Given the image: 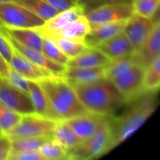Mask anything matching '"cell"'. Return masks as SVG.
<instances>
[{
    "label": "cell",
    "instance_id": "cell-32",
    "mask_svg": "<svg viewBox=\"0 0 160 160\" xmlns=\"http://www.w3.org/2000/svg\"><path fill=\"white\" fill-rule=\"evenodd\" d=\"M11 84L15 86L16 88H19L20 90L26 92L28 94V80L20 74V73L14 70L13 68L9 66V68L8 70L7 74L6 77Z\"/></svg>",
    "mask_w": 160,
    "mask_h": 160
},
{
    "label": "cell",
    "instance_id": "cell-5",
    "mask_svg": "<svg viewBox=\"0 0 160 160\" xmlns=\"http://www.w3.org/2000/svg\"><path fill=\"white\" fill-rule=\"evenodd\" d=\"M144 70L131 57L110 61L106 67V78L111 81L127 102L138 96L142 91Z\"/></svg>",
    "mask_w": 160,
    "mask_h": 160
},
{
    "label": "cell",
    "instance_id": "cell-36",
    "mask_svg": "<svg viewBox=\"0 0 160 160\" xmlns=\"http://www.w3.org/2000/svg\"><path fill=\"white\" fill-rule=\"evenodd\" d=\"M11 151V142L7 136L0 135V160H8Z\"/></svg>",
    "mask_w": 160,
    "mask_h": 160
},
{
    "label": "cell",
    "instance_id": "cell-6",
    "mask_svg": "<svg viewBox=\"0 0 160 160\" xmlns=\"http://www.w3.org/2000/svg\"><path fill=\"white\" fill-rule=\"evenodd\" d=\"M109 117L102 123L99 128L92 135L68 150L69 160L98 159L110 152L112 132Z\"/></svg>",
    "mask_w": 160,
    "mask_h": 160
},
{
    "label": "cell",
    "instance_id": "cell-2",
    "mask_svg": "<svg viewBox=\"0 0 160 160\" xmlns=\"http://www.w3.org/2000/svg\"><path fill=\"white\" fill-rule=\"evenodd\" d=\"M72 86V85H71ZM87 111L103 116L114 115L126 106V99L107 78L88 84L72 86Z\"/></svg>",
    "mask_w": 160,
    "mask_h": 160
},
{
    "label": "cell",
    "instance_id": "cell-24",
    "mask_svg": "<svg viewBox=\"0 0 160 160\" xmlns=\"http://www.w3.org/2000/svg\"><path fill=\"white\" fill-rule=\"evenodd\" d=\"M16 2L29 9L45 21L55 17L59 12L44 0H17Z\"/></svg>",
    "mask_w": 160,
    "mask_h": 160
},
{
    "label": "cell",
    "instance_id": "cell-7",
    "mask_svg": "<svg viewBox=\"0 0 160 160\" xmlns=\"http://www.w3.org/2000/svg\"><path fill=\"white\" fill-rule=\"evenodd\" d=\"M57 121L36 113L22 115L17 124L5 135L9 140L21 138L52 137Z\"/></svg>",
    "mask_w": 160,
    "mask_h": 160
},
{
    "label": "cell",
    "instance_id": "cell-4",
    "mask_svg": "<svg viewBox=\"0 0 160 160\" xmlns=\"http://www.w3.org/2000/svg\"><path fill=\"white\" fill-rule=\"evenodd\" d=\"M90 29L88 20L78 5L71 9L59 12L36 30L42 36L46 37H62L84 41Z\"/></svg>",
    "mask_w": 160,
    "mask_h": 160
},
{
    "label": "cell",
    "instance_id": "cell-26",
    "mask_svg": "<svg viewBox=\"0 0 160 160\" xmlns=\"http://www.w3.org/2000/svg\"><path fill=\"white\" fill-rule=\"evenodd\" d=\"M42 52L48 59L62 67H67L70 60V59L61 51L57 45L51 38L45 36H42Z\"/></svg>",
    "mask_w": 160,
    "mask_h": 160
},
{
    "label": "cell",
    "instance_id": "cell-8",
    "mask_svg": "<svg viewBox=\"0 0 160 160\" xmlns=\"http://www.w3.org/2000/svg\"><path fill=\"white\" fill-rule=\"evenodd\" d=\"M45 22L18 3H0V23L6 28L37 29Z\"/></svg>",
    "mask_w": 160,
    "mask_h": 160
},
{
    "label": "cell",
    "instance_id": "cell-28",
    "mask_svg": "<svg viewBox=\"0 0 160 160\" xmlns=\"http://www.w3.org/2000/svg\"><path fill=\"white\" fill-rule=\"evenodd\" d=\"M21 114L10 109L0 102V131L6 134L17 124L21 118Z\"/></svg>",
    "mask_w": 160,
    "mask_h": 160
},
{
    "label": "cell",
    "instance_id": "cell-25",
    "mask_svg": "<svg viewBox=\"0 0 160 160\" xmlns=\"http://www.w3.org/2000/svg\"><path fill=\"white\" fill-rule=\"evenodd\" d=\"M46 37V36H45ZM51 38L57 46L60 48L61 51L69 58L73 59L84 51L87 45L84 41H78L73 39L66 38L62 37H48Z\"/></svg>",
    "mask_w": 160,
    "mask_h": 160
},
{
    "label": "cell",
    "instance_id": "cell-15",
    "mask_svg": "<svg viewBox=\"0 0 160 160\" xmlns=\"http://www.w3.org/2000/svg\"><path fill=\"white\" fill-rule=\"evenodd\" d=\"M127 20L103 23L91 26L90 31L84 37V42L87 47L95 48L100 44L123 32Z\"/></svg>",
    "mask_w": 160,
    "mask_h": 160
},
{
    "label": "cell",
    "instance_id": "cell-34",
    "mask_svg": "<svg viewBox=\"0 0 160 160\" xmlns=\"http://www.w3.org/2000/svg\"><path fill=\"white\" fill-rule=\"evenodd\" d=\"M8 160H45L39 151H10Z\"/></svg>",
    "mask_w": 160,
    "mask_h": 160
},
{
    "label": "cell",
    "instance_id": "cell-38",
    "mask_svg": "<svg viewBox=\"0 0 160 160\" xmlns=\"http://www.w3.org/2000/svg\"><path fill=\"white\" fill-rule=\"evenodd\" d=\"M2 133H1V131H0V135H2Z\"/></svg>",
    "mask_w": 160,
    "mask_h": 160
},
{
    "label": "cell",
    "instance_id": "cell-11",
    "mask_svg": "<svg viewBox=\"0 0 160 160\" xmlns=\"http://www.w3.org/2000/svg\"><path fill=\"white\" fill-rule=\"evenodd\" d=\"M160 56V23L158 19L154 28L144 43L130 56L131 60L145 70Z\"/></svg>",
    "mask_w": 160,
    "mask_h": 160
},
{
    "label": "cell",
    "instance_id": "cell-1",
    "mask_svg": "<svg viewBox=\"0 0 160 160\" xmlns=\"http://www.w3.org/2000/svg\"><path fill=\"white\" fill-rule=\"evenodd\" d=\"M158 102L156 92H143L126 104L122 113L109 117L111 126L110 151L123 143L144 124L156 111Z\"/></svg>",
    "mask_w": 160,
    "mask_h": 160
},
{
    "label": "cell",
    "instance_id": "cell-9",
    "mask_svg": "<svg viewBox=\"0 0 160 160\" xmlns=\"http://www.w3.org/2000/svg\"><path fill=\"white\" fill-rule=\"evenodd\" d=\"M0 102L21 115L34 113L29 95L0 76Z\"/></svg>",
    "mask_w": 160,
    "mask_h": 160
},
{
    "label": "cell",
    "instance_id": "cell-30",
    "mask_svg": "<svg viewBox=\"0 0 160 160\" xmlns=\"http://www.w3.org/2000/svg\"><path fill=\"white\" fill-rule=\"evenodd\" d=\"M160 0H132L133 8L135 13L154 19L159 7Z\"/></svg>",
    "mask_w": 160,
    "mask_h": 160
},
{
    "label": "cell",
    "instance_id": "cell-29",
    "mask_svg": "<svg viewBox=\"0 0 160 160\" xmlns=\"http://www.w3.org/2000/svg\"><path fill=\"white\" fill-rule=\"evenodd\" d=\"M45 160H69L68 150L51 139L38 150Z\"/></svg>",
    "mask_w": 160,
    "mask_h": 160
},
{
    "label": "cell",
    "instance_id": "cell-21",
    "mask_svg": "<svg viewBox=\"0 0 160 160\" xmlns=\"http://www.w3.org/2000/svg\"><path fill=\"white\" fill-rule=\"evenodd\" d=\"M5 31L20 45L42 52V35L36 29L30 28H7Z\"/></svg>",
    "mask_w": 160,
    "mask_h": 160
},
{
    "label": "cell",
    "instance_id": "cell-17",
    "mask_svg": "<svg viewBox=\"0 0 160 160\" xmlns=\"http://www.w3.org/2000/svg\"><path fill=\"white\" fill-rule=\"evenodd\" d=\"M9 65L23 75L27 80L39 81L47 77L52 76L49 72L41 68L23 56L12 47V53Z\"/></svg>",
    "mask_w": 160,
    "mask_h": 160
},
{
    "label": "cell",
    "instance_id": "cell-14",
    "mask_svg": "<svg viewBox=\"0 0 160 160\" xmlns=\"http://www.w3.org/2000/svg\"><path fill=\"white\" fill-rule=\"evenodd\" d=\"M108 117L109 116L88 112L64 121L81 140H84L92 135Z\"/></svg>",
    "mask_w": 160,
    "mask_h": 160
},
{
    "label": "cell",
    "instance_id": "cell-16",
    "mask_svg": "<svg viewBox=\"0 0 160 160\" xmlns=\"http://www.w3.org/2000/svg\"><path fill=\"white\" fill-rule=\"evenodd\" d=\"M106 67L95 68L66 67L62 77L72 86L92 84L106 78Z\"/></svg>",
    "mask_w": 160,
    "mask_h": 160
},
{
    "label": "cell",
    "instance_id": "cell-19",
    "mask_svg": "<svg viewBox=\"0 0 160 160\" xmlns=\"http://www.w3.org/2000/svg\"><path fill=\"white\" fill-rule=\"evenodd\" d=\"M28 95L32 102L34 113L54 120H59L38 81L28 80Z\"/></svg>",
    "mask_w": 160,
    "mask_h": 160
},
{
    "label": "cell",
    "instance_id": "cell-27",
    "mask_svg": "<svg viewBox=\"0 0 160 160\" xmlns=\"http://www.w3.org/2000/svg\"><path fill=\"white\" fill-rule=\"evenodd\" d=\"M52 137H31L10 140L11 151H38Z\"/></svg>",
    "mask_w": 160,
    "mask_h": 160
},
{
    "label": "cell",
    "instance_id": "cell-3",
    "mask_svg": "<svg viewBox=\"0 0 160 160\" xmlns=\"http://www.w3.org/2000/svg\"><path fill=\"white\" fill-rule=\"evenodd\" d=\"M59 120H66L88 112L73 87L60 76H49L38 81Z\"/></svg>",
    "mask_w": 160,
    "mask_h": 160
},
{
    "label": "cell",
    "instance_id": "cell-23",
    "mask_svg": "<svg viewBox=\"0 0 160 160\" xmlns=\"http://www.w3.org/2000/svg\"><path fill=\"white\" fill-rule=\"evenodd\" d=\"M160 86V56H158L145 70L142 78V91L157 92Z\"/></svg>",
    "mask_w": 160,
    "mask_h": 160
},
{
    "label": "cell",
    "instance_id": "cell-10",
    "mask_svg": "<svg viewBox=\"0 0 160 160\" xmlns=\"http://www.w3.org/2000/svg\"><path fill=\"white\" fill-rule=\"evenodd\" d=\"M134 13L131 3L106 5L85 14L91 26L109 22L127 20Z\"/></svg>",
    "mask_w": 160,
    "mask_h": 160
},
{
    "label": "cell",
    "instance_id": "cell-13",
    "mask_svg": "<svg viewBox=\"0 0 160 160\" xmlns=\"http://www.w3.org/2000/svg\"><path fill=\"white\" fill-rule=\"evenodd\" d=\"M3 29H4V28H3ZM5 32H6L8 40L10 42L12 46L14 48H16L19 52L21 53L23 56L28 58L30 61L34 62V64L38 66L39 67H41V68L44 69V70L49 72V73H51L52 75H53V76H62V74H63L64 71H65L66 70V67H62V66L59 65V64L51 61L50 59H48L46 56H45V55H44L42 52L33 49V48H28V47L24 46V45H20V43H18V42L15 40V39H13L12 37H10V36L6 33V31H5Z\"/></svg>",
    "mask_w": 160,
    "mask_h": 160
},
{
    "label": "cell",
    "instance_id": "cell-22",
    "mask_svg": "<svg viewBox=\"0 0 160 160\" xmlns=\"http://www.w3.org/2000/svg\"><path fill=\"white\" fill-rule=\"evenodd\" d=\"M52 139L67 150L74 148L82 142L64 120H58Z\"/></svg>",
    "mask_w": 160,
    "mask_h": 160
},
{
    "label": "cell",
    "instance_id": "cell-37",
    "mask_svg": "<svg viewBox=\"0 0 160 160\" xmlns=\"http://www.w3.org/2000/svg\"><path fill=\"white\" fill-rule=\"evenodd\" d=\"M17 0H0V3L5 2H16Z\"/></svg>",
    "mask_w": 160,
    "mask_h": 160
},
{
    "label": "cell",
    "instance_id": "cell-31",
    "mask_svg": "<svg viewBox=\"0 0 160 160\" xmlns=\"http://www.w3.org/2000/svg\"><path fill=\"white\" fill-rule=\"evenodd\" d=\"M131 2L132 0H78V5L82 9L84 15L93 9L106 5Z\"/></svg>",
    "mask_w": 160,
    "mask_h": 160
},
{
    "label": "cell",
    "instance_id": "cell-12",
    "mask_svg": "<svg viewBox=\"0 0 160 160\" xmlns=\"http://www.w3.org/2000/svg\"><path fill=\"white\" fill-rule=\"evenodd\" d=\"M157 19H149L134 12L126 21L123 34L131 44L134 50H137L144 43L154 28Z\"/></svg>",
    "mask_w": 160,
    "mask_h": 160
},
{
    "label": "cell",
    "instance_id": "cell-18",
    "mask_svg": "<svg viewBox=\"0 0 160 160\" xmlns=\"http://www.w3.org/2000/svg\"><path fill=\"white\" fill-rule=\"evenodd\" d=\"M95 48L102 52L110 61L128 57L134 51L123 32L100 44Z\"/></svg>",
    "mask_w": 160,
    "mask_h": 160
},
{
    "label": "cell",
    "instance_id": "cell-20",
    "mask_svg": "<svg viewBox=\"0 0 160 160\" xmlns=\"http://www.w3.org/2000/svg\"><path fill=\"white\" fill-rule=\"evenodd\" d=\"M109 62L110 60L96 48L87 47L78 56L70 59L67 67L95 68L106 67Z\"/></svg>",
    "mask_w": 160,
    "mask_h": 160
},
{
    "label": "cell",
    "instance_id": "cell-35",
    "mask_svg": "<svg viewBox=\"0 0 160 160\" xmlns=\"http://www.w3.org/2000/svg\"><path fill=\"white\" fill-rule=\"evenodd\" d=\"M59 12L67 10L78 6V0H44Z\"/></svg>",
    "mask_w": 160,
    "mask_h": 160
},
{
    "label": "cell",
    "instance_id": "cell-33",
    "mask_svg": "<svg viewBox=\"0 0 160 160\" xmlns=\"http://www.w3.org/2000/svg\"><path fill=\"white\" fill-rule=\"evenodd\" d=\"M12 53V46L9 42L3 26L0 23V54L6 62L9 64Z\"/></svg>",
    "mask_w": 160,
    "mask_h": 160
}]
</instances>
